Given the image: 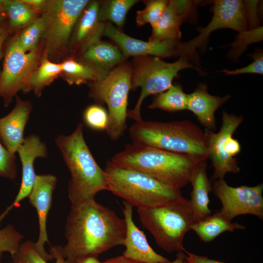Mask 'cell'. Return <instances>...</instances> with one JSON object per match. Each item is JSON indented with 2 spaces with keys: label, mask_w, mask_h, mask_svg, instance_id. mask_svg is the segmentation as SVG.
Listing matches in <instances>:
<instances>
[{
  "label": "cell",
  "mask_w": 263,
  "mask_h": 263,
  "mask_svg": "<svg viewBox=\"0 0 263 263\" xmlns=\"http://www.w3.org/2000/svg\"><path fill=\"white\" fill-rule=\"evenodd\" d=\"M126 232L124 219L95 199L72 204L65 225L63 257L68 263L88 256L98 257L123 245Z\"/></svg>",
  "instance_id": "1"
},
{
  "label": "cell",
  "mask_w": 263,
  "mask_h": 263,
  "mask_svg": "<svg viewBox=\"0 0 263 263\" xmlns=\"http://www.w3.org/2000/svg\"><path fill=\"white\" fill-rule=\"evenodd\" d=\"M110 161L115 166L141 171L180 190L189 183L197 165L206 160L132 143Z\"/></svg>",
  "instance_id": "2"
},
{
  "label": "cell",
  "mask_w": 263,
  "mask_h": 263,
  "mask_svg": "<svg viewBox=\"0 0 263 263\" xmlns=\"http://www.w3.org/2000/svg\"><path fill=\"white\" fill-rule=\"evenodd\" d=\"M79 123L70 135H59L55 140L71 173L68 196L72 204L95 199L97 193L108 190L105 170L93 157Z\"/></svg>",
  "instance_id": "3"
},
{
  "label": "cell",
  "mask_w": 263,
  "mask_h": 263,
  "mask_svg": "<svg viewBox=\"0 0 263 263\" xmlns=\"http://www.w3.org/2000/svg\"><path fill=\"white\" fill-rule=\"evenodd\" d=\"M132 143L163 150L208 158L205 132L189 120L172 122H135L129 129Z\"/></svg>",
  "instance_id": "4"
},
{
  "label": "cell",
  "mask_w": 263,
  "mask_h": 263,
  "mask_svg": "<svg viewBox=\"0 0 263 263\" xmlns=\"http://www.w3.org/2000/svg\"><path fill=\"white\" fill-rule=\"evenodd\" d=\"M104 170L108 190L137 208L157 207L183 197L180 190L141 171L115 166L110 160Z\"/></svg>",
  "instance_id": "5"
},
{
  "label": "cell",
  "mask_w": 263,
  "mask_h": 263,
  "mask_svg": "<svg viewBox=\"0 0 263 263\" xmlns=\"http://www.w3.org/2000/svg\"><path fill=\"white\" fill-rule=\"evenodd\" d=\"M142 225L166 252L184 251L185 235L195 223L189 200L182 198L155 207L138 208Z\"/></svg>",
  "instance_id": "6"
},
{
  "label": "cell",
  "mask_w": 263,
  "mask_h": 263,
  "mask_svg": "<svg viewBox=\"0 0 263 263\" xmlns=\"http://www.w3.org/2000/svg\"><path fill=\"white\" fill-rule=\"evenodd\" d=\"M132 67L120 64L106 75L92 83L91 95L108 108L109 121L106 131L110 138H120L127 129L128 94L132 89Z\"/></svg>",
  "instance_id": "7"
},
{
  "label": "cell",
  "mask_w": 263,
  "mask_h": 263,
  "mask_svg": "<svg viewBox=\"0 0 263 263\" xmlns=\"http://www.w3.org/2000/svg\"><path fill=\"white\" fill-rule=\"evenodd\" d=\"M185 69H193L202 73L185 56H180L173 62H167L161 58L152 56L139 59L132 68L131 83L132 89L141 88V94L134 107L128 110L127 117L135 122L142 120L140 109L145 98L169 89L178 73Z\"/></svg>",
  "instance_id": "8"
},
{
  "label": "cell",
  "mask_w": 263,
  "mask_h": 263,
  "mask_svg": "<svg viewBox=\"0 0 263 263\" xmlns=\"http://www.w3.org/2000/svg\"><path fill=\"white\" fill-rule=\"evenodd\" d=\"M88 0H47L41 18L44 23L42 38L48 56L56 55L67 45L75 26Z\"/></svg>",
  "instance_id": "9"
},
{
  "label": "cell",
  "mask_w": 263,
  "mask_h": 263,
  "mask_svg": "<svg viewBox=\"0 0 263 263\" xmlns=\"http://www.w3.org/2000/svg\"><path fill=\"white\" fill-rule=\"evenodd\" d=\"M222 119L218 132L208 129L204 131L207 141L208 158L210 159L214 169L211 181L224 179L227 173L240 171L235 156L240 152L241 147L233 135L242 123L244 117L223 110Z\"/></svg>",
  "instance_id": "10"
},
{
  "label": "cell",
  "mask_w": 263,
  "mask_h": 263,
  "mask_svg": "<svg viewBox=\"0 0 263 263\" xmlns=\"http://www.w3.org/2000/svg\"><path fill=\"white\" fill-rule=\"evenodd\" d=\"M41 49L24 52L15 38L7 48L0 75V98L5 106H8L14 96L22 91H30V82L32 74L41 59Z\"/></svg>",
  "instance_id": "11"
},
{
  "label": "cell",
  "mask_w": 263,
  "mask_h": 263,
  "mask_svg": "<svg viewBox=\"0 0 263 263\" xmlns=\"http://www.w3.org/2000/svg\"><path fill=\"white\" fill-rule=\"evenodd\" d=\"M263 184L233 187L224 179L214 181L212 191L220 201L222 208L217 212L231 222L240 215L251 214L263 219Z\"/></svg>",
  "instance_id": "12"
},
{
  "label": "cell",
  "mask_w": 263,
  "mask_h": 263,
  "mask_svg": "<svg viewBox=\"0 0 263 263\" xmlns=\"http://www.w3.org/2000/svg\"><path fill=\"white\" fill-rule=\"evenodd\" d=\"M212 17L205 27H200L199 34L191 40L182 43L181 56L189 59L194 57L196 50L207 43L210 33L217 30L227 28L238 32L247 30L243 0H216L212 6Z\"/></svg>",
  "instance_id": "13"
},
{
  "label": "cell",
  "mask_w": 263,
  "mask_h": 263,
  "mask_svg": "<svg viewBox=\"0 0 263 263\" xmlns=\"http://www.w3.org/2000/svg\"><path fill=\"white\" fill-rule=\"evenodd\" d=\"M103 35L114 41L125 58L152 56L159 58L181 55L182 43L173 41H143L131 37L109 22L105 24Z\"/></svg>",
  "instance_id": "14"
},
{
  "label": "cell",
  "mask_w": 263,
  "mask_h": 263,
  "mask_svg": "<svg viewBox=\"0 0 263 263\" xmlns=\"http://www.w3.org/2000/svg\"><path fill=\"white\" fill-rule=\"evenodd\" d=\"M57 179L53 174L37 175L31 191L28 196L30 203L36 209L39 223V236L35 247L37 252L46 261L54 260L45 250L49 243L46 230L47 218L51 207L53 191Z\"/></svg>",
  "instance_id": "15"
},
{
  "label": "cell",
  "mask_w": 263,
  "mask_h": 263,
  "mask_svg": "<svg viewBox=\"0 0 263 263\" xmlns=\"http://www.w3.org/2000/svg\"><path fill=\"white\" fill-rule=\"evenodd\" d=\"M17 152L22 165L21 185L13 202L0 215V225L9 212L13 208L18 207L20 202L29 195L37 176L34 169L35 160L37 158H46L48 155L46 144L36 134L25 137Z\"/></svg>",
  "instance_id": "16"
},
{
  "label": "cell",
  "mask_w": 263,
  "mask_h": 263,
  "mask_svg": "<svg viewBox=\"0 0 263 263\" xmlns=\"http://www.w3.org/2000/svg\"><path fill=\"white\" fill-rule=\"evenodd\" d=\"M122 211L126 226L122 255L140 263H169L170 261L156 253L150 246L144 233L134 224L132 206L123 202Z\"/></svg>",
  "instance_id": "17"
},
{
  "label": "cell",
  "mask_w": 263,
  "mask_h": 263,
  "mask_svg": "<svg viewBox=\"0 0 263 263\" xmlns=\"http://www.w3.org/2000/svg\"><path fill=\"white\" fill-rule=\"evenodd\" d=\"M193 3L190 0H169L159 19L151 26L149 40L179 41L181 25L191 11Z\"/></svg>",
  "instance_id": "18"
},
{
  "label": "cell",
  "mask_w": 263,
  "mask_h": 263,
  "mask_svg": "<svg viewBox=\"0 0 263 263\" xmlns=\"http://www.w3.org/2000/svg\"><path fill=\"white\" fill-rule=\"evenodd\" d=\"M32 109L30 102L17 96L13 109L0 118V141L11 153L15 154L24 141V131Z\"/></svg>",
  "instance_id": "19"
},
{
  "label": "cell",
  "mask_w": 263,
  "mask_h": 263,
  "mask_svg": "<svg viewBox=\"0 0 263 263\" xmlns=\"http://www.w3.org/2000/svg\"><path fill=\"white\" fill-rule=\"evenodd\" d=\"M207 89V84H198L194 91L188 94L187 110L196 115L198 120L206 129L214 131L216 129L215 113L231 95H213L208 93Z\"/></svg>",
  "instance_id": "20"
},
{
  "label": "cell",
  "mask_w": 263,
  "mask_h": 263,
  "mask_svg": "<svg viewBox=\"0 0 263 263\" xmlns=\"http://www.w3.org/2000/svg\"><path fill=\"white\" fill-rule=\"evenodd\" d=\"M82 51V62L104 76L125 59L116 46L100 39L89 45Z\"/></svg>",
  "instance_id": "21"
},
{
  "label": "cell",
  "mask_w": 263,
  "mask_h": 263,
  "mask_svg": "<svg viewBox=\"0 0 263 263\" xmlns=\"http://www.w3.org/2000/svg\"><path fill=\"white\" fill-rule=\"evenodd\" d=\"M100 4L90 1L83 11L74 29L72 42L74 46L83 50L103 35L105 24L98 19Z\"/></svg>",
  "instance_id": "22"
},
{
  "label": "cell",
  "mask_w": 263,
  "mask_h": 263,
  "mask_svg": "<svg viewBox=\"0 0 263 263\" xmlns=\"http://www.w3.org/2000/svg\"><path fill=\"white\" fill-rule=\"evenodd\" d=\"M206 161L200 162L193 171L190 182L192 190L189 200L195 223L211 214L208 207L209 194L212 191L211 181L207 172Z\"/></svg>",
  "instance_id": "23"
},
{
  "label": "cell",
  "mask_w": 263,
  "mask_h": 263,
  "mask_svg": "<svg viewBox=\"0 0 263 263\" xmlns=\"http://www.w3.org/2000/svg\"><path fill=\"white\" fill-rule=\"evenodd\" d=\"M245 228V226L243 225L226 220L217 211L193 224L190 230L195 232L202 241L207 243L211 242L224 232H232L236 229Z\"/></svg>",
  "instance_id": "24"
},
{
  "label": "cell",
  "mask_w": 263,
  "mask_h": 263,
  "mask_svg": "<svg viewBox=\"0 0 263 263\" xmlns=\"http://www.w3.org/2000/svg\"><path fill=\"white\" fill-rule=\"evenodd\" d=\"M61 64V74L70 85L93 83L104 76L87 64L73 58L65 60Z\"/></svg>",
  "instance_id": "25"
},
{
  "label": "cell",
  "mask_w": 263,
  "mask_h": 263,
  "mask_svg": "<svg viewBox=\"0 0 263 263\" xmlns=\"http://www.w3.org/2000/svg\"><path fill=\"white\" fill-rule=\"evenodd\" d=\"M61 63L49 60V56L45 52L38 66L32 75L30 82V90H33L37 96H39L43 89L61 74Z\"/></svg>",
  "instance_id": "26"
},
{
  "label": "cell",
  "mask_w": 263,
  "mask_h": 263,
  "mask_svg": "<svg viewBox=\"0 0 263 263\" xmlns=\"http://www.w3.org/2000/svg\"><path fill=\"white\" fill-rule=\"evenodd\" d=\"M188 94L184 93L180 84H176L153 99L149 106L151 109H159L168 112L187 110Z\"/></svg>",
  "instance_id": "27"
},
{
  "label": "cell",
  "mask_w": 263,
  "mask_h": 263,
  "mask_svg": "<svg viewBox=\"0 0 263 263\" xmlns=\"http://www.w3.org/2000/svg\"><path fill=\"white\" fill-rule=\"evenodd\" d=\"M50 254L56 259L55 263H68L63 256L62 246H51ZM12 258L13 263H48L37 252L31 241L22 242Z\"/></svg>",
  "instance_id": "28"
},
{
  "label": "cell",
  "mask_w": 263,
  "mask_h": 263,
  "mask_svg": "<svg viewBox=\"0 0 263 263\" xmlns=\"http://www.w3.org/2000/svg\"><path fill=\"white\" fill-rule=\"evenodd\" d=\"M138 1L136 0H105L100 4L98 20L103 22L108 20L121 27L125 23L128 11Z\"/></svg>",
  "instance_id": "29"
},
{
  "label": "cell",
  "mask_w": 263,
  "mask_h": 263,
  "mask_svg": "<svg viewBox=\"0 0 263 263\" xmlns=\"http://www.w3.org/2000/svg\"><path fill=\"white\" fill-rule=\"evenodd\" d=\"M4 6L9 29L26 27L36 18V12L20 0H4Z\"/></svg>",
  "instance_id": "30"
},
{
  "label": "cell",
  "mask_w": 263,
  "mask_h": 263,
  "mask_svg": "<svg viewBox=\"0 0 263 263\" xmlns=\"http://www.w3.org/2000/svg\"><path fill=\"white\" fill-rule=\"evenodd\" d=\"M44 31V23L41 17L36 18L22 32L15 37L19 46L25 52L34 50L42 38Z\"/></svg>",
  "instance_id": "31"
},
{
  "label": "cell",
  "mask_w": 263,
  "mask_h": 263,
  "mask_svg": "<svg viewBox=\"0 0 263 263\" xmlns=\"http://www.w3.org/2000/svg\"><path fill=\"white\" fill-rule=\"evenodd\" d=\"M263 26L238 32L235 41L229 45L232 48L228 53V57L234 60H237L247 49L248 45L263 40Z\"/></svg>",
  "instance_id": "32"
},
{
  "label": "cell",
  "mask_w": 263,
  "mask_h": 263,
  "mask_svg": "<svg viewBox=\"0 0 263 263\" xmlns=\"http://www.w3.org/2000/svg\"><path fill=\"white\" fill-rule=\"evenodd\" d=\"M169 0H150L144 1L146 6L144 9L136 12V22L141 26L146 23L151 26L154 25L159 19L167 6Z\"/></svg>",
  "instance_id": "33"
},
{
  "label": "cell",
  "mask_w": 263,
  "mask_h": 263,
  "mask_svg": "<svg viewBox=\"0 0 263 263\" xmlns=\"http://www.w3.org/2000/svg\"><path fill=\"white\" fill-rule=\"evenodd\" d=\"M23 238L22 234L11 224L0 229V263L3 253H9L12 257L16 253Z\"/></svg>",
  "instance_id": "34"
},
{
  "label": "cell",
  "mask_w": 263,
  "mask_h": 263,
  "mask_svg": "<svg viewBox=\"0 0 263 263\" xmlns=\"http://www.w3.org/2000/svg\"><path fill=\"white\" fill-rule=\"evenodd\" d=\"M83 121L90 129L95 131H103L107 129L109 115L107 111L99 105H92L84 111Z\"/></svg>",
  "instance_id": "35"
},
{
  "label": "cell",
  "mask_w": 263,
  "mask_h": 263,
  "mask_svg": "<svg viewBox=\"0 0 263 263\" xmlns=\"http://www.w3.org/2000/svg\"><path fill=\"white\" fill-rule=\"evenodd\" d=\"M15 154L8 151L0 141V176L14 179L17 176Z\"/></svg>",
  "instance_id": "36"
},
{
  "label": "cell",
  "mask_w": 263,
  "mask_h": 263,
  "mask_svg": "<svg viewBox=\"0 0 263 263\" xmlns=\"http://www.w3.org/2000/svg\"><path fill=\"white\" fill-rule=\"evenodd\" d=\"M254 60L247 66L234 70L224 69L222 72L225 75H237L244 74H263V53L255 52L248 55Z\"/></svg>",
  "instance_id": "37"
},
{
  "label": "cell",
  "mask_w": 263,
  "mask_h": 263,
  "mask_svg": "<svg viewBox=\"0 0 263 263\" xmlns=\"http://www.w3.org/2000/svg\"><path fill=\"white\" fill-rule=\"evenodd\" d=\"M244 14L248 29L260 26L259 2L258 0H243Z\"/></svg>",
  "instance_id": "38"
},
{
  "label": "cell",
  "mask_w": 263,
  "mask_h": 263,
  "mask_svg": "<svg viewBox=\"0 0 263 263\" xmlns=\"http://www.w3.org/2000/svg\"><path fill=\"white\" fill-rule=\"evenodd\" d=\"M188 263H225L224 262L209 259L207 256L196 255L185 251Z\"/></svg>",
  "instance_id": "39"
},
{
  "label": "cell",
  "mask_w": 263,
  "mask_h": 263,
  "mask_svg": "<svg viewBox=\"0 0 263 263\" xmlns=\"http://www.w3.org/2000/svg\"><path fill=\"white\" fill-rule=\"evenodd\" d=\"M32 10L37 12H43L46 6L47 0H20Z\"/></svg>",
  "instance_id": "40"
},
{
  "label": "cell",
  "mask_w": 263,
  "mask_h": 263,
  "mask_svg": "<svg viewBox=\"0 0 263 263\" xmlns=\"http://www.w3.org/2000/svg\"><path fill=\"white\" fill-rule=\"evenodd\" d=\"M102 263H140L132 259L124 256H118L110 258L104 261Z\"/></svg>",
  "instance_id": "41"
},
{
  "label": "cell",
  "mask_w": 263,
  "mask_h": 263,
  "mask_svg": "<svg viewBox=\"0 0 263 263\" xmlns=\"http://www.w3.org/2000/svg\"><path fill=\"white\" fill-rule=\"evenodd\" d=\"M8 34V29L6 28L5 25H2L0 27V61L2 57V45L6 39Z\"/></svg>",
  "instance_id": "42"
},
{
  "label": "cell",
  "mask_w": 263,
  "mask_h": 263,
  "mask_svg": "<svg viewBox=\"0 0 263 263\" xmlns=\"http://www.w3.org/2000/svg\"><path fill=\"white\" fill-rule=\"evenodd\" d=\"M73 263H102L99 261L98 257L94 256H88L78 259Z\"/></svg>",
  "instance_id": "43"
},
{
  "label": "cell",
  "mask_w": 263,
  "mask_h": 263,
  "mask_svg": "<svg viewBox=\"0 0 263 263\" xmlns=\"http://www.w3.org/2000/svg\"><path fill=\"white\" fill-rule=\"evenodd\" d=\"M169 263H188L185 252L179 251L176 254L175 259Z\"/></svg>",
  "instance_id": "44"
},
{
  "label": "cell",
  "mask_w": 263,
  "mask_h": 263,
  "mask_svg": "<svg viewBox=\"0 0 263 263\" xmlns=\"http://www.w3.org/2000/svg\"><path fill=\"white\" fill-rule=\"evenodd\" d=\"M4 0H0V27L3 25V23L6 18L4 6Z\"/></svg>",
  "instance_id": "45"
}]
</instances>
